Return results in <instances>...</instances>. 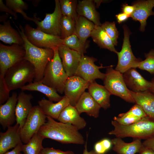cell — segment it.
I'll return each instance as SVG.
<instances>
[{
  "label": "cell",
  "mask_w": 154,
  "mask_h": 154,
  "mask_svg": "<svg viewBox=\"0 0 154 154\" xmlns=\"http://www.w3.org/2000/svg\"><path fill=\"white\" fill-rule=\"evenodd\" d=\"M46 116L47 121L38 132L44 139L49 138L63 144L82 145L85 143L83 136L75 127Z\"/></svg>",
  "instance_id": "obj_1"
},
{
  "label": "cell",
  "mask_w": 154,
  "mask_h": 154,
  "mask_svg": "<svg viewBox=\"0 0 154 154\" xmlns=\"http://www.w3.org/2000/svg\"><path fill=\"white\" fill-rule=\"evenodd\" d=\"M17 28L24 41L23 47L25 51V59L34 67L35 75L33 82L40 81L47 64L53 57L54 51L52 48H40L33 44L26 37L22 26L20 24L19 29Z\"/></svg>",
  "instance_id": "obj_2"
},
{
  "label": "cell",
  "mask_w": 154,
  "mask_h": 154,
  "mask_svg": "<svg viewBox=\"0 0 154 154\" xmlns=\"http://www.w3.org/2000/svg\"><path fill=\"white\" fill-rule=\"evenodd\" d=\"M111 124L114 129L108 134L116 137H131L145 140L154 137V118L147 116L128 125H121L114 120Z\"/></svg>",
  "instance_id": "obj_3"
},
{
  "label": "cell",
  "mask_w": 154,
  "mask_h": 154,
  "mask_svg": "<svg viewBox=\"0 0 154 154\" xmlns=\"http://www.w3.org/2000/svg\"><path fill=\"white\" fill-rule=\"evenodd\" d=\"M35 75L33 65L24 59L14 64L6 72L4 79L10 91L21 89L34 81Z\"/></svg>",
  "instance_id": "obj_4"
},
{
  "label": "cell",
  "mask_w": 154,
  "mask_h": 154,
  "mask_svg": "<svg viewBox=\"0 0 154 154\" xmlns=\"http://www.w3.org/2000/svg\"><path fill=\"white\" fill-rule=\"evenodd\" d=\"M52 49L54 51L53 57L47 64L41 81L57 93L62 94L64 93L65 83L68 77L63 67L58 54V47H54Z\"/></svg>",
  "instance_id": "obj_5"
},
{
  "label": "cell",
  "mask_w": 154,
  "mask_h": 154,
  "mask_svg": "<svg viewBox=\"0 0 154 154\" xmlns=\"http://www.w3.org/2000/svg\"><path fill=\"white\" fill-rule=\"evenodd\" d=\"M113 66L111 65L107 68L103 80L104 86L111 95L119 97L127 102L135 103L125 82L123 74L114 69Z\"/></svg>",
  "instance_id": "obj_6"
},
{
  "label": "cell",
  "mask_w": 154,
  "mask_h": 154,
  "mask_svg": "<svg viewBox=\"0 0 154 154\" xmlns=\"http://www.w3.org/2000/svg\"><path fill=\"white\" fill-rule=\"evenodd\" d=\"M124 38L121 50L117 52L118 62L115 70L123 74L131 68H137L139 62L141 61L134 55L129 41V37L131 34L127 26L125 25L123 26Z\"/></svg>",
  "instance_id": "obj_7"
},
{
  "label": "cell",
  "mask_w": 154,
  "mask_h": 154,
  "mask_svg": "<svg viewBox=\"0 0 154 154\" xmlns=\"http://www.w3.org/2000/svg\"><path fill=\"white\" fill-rule=\"evenodd\" d=\"M24 47L17 44L7 46L0 43V78H4L7 71L25 59Z\"/></svg>",
  "instance_id": "obj_8"
},
{
  "label": "cell",
  "mask_w": 154,
  "mask_h": 154,
  "mask_svg": "<svg viewBox=\"0 0 154 154\" xmlns=\"http://www.w3.org/2000/svg\"><path fill=\"white\" fill-rule=\"evenodd\" d=\"M46 116L38 105L33 106L21 130L22 143H27L46 122Z\"/></svg>",
  "instance_id": "obj_9"
},
{
  "label": "cell",
  "mask_w": 154,
  "mask_h": 154,
  "mask_svg": "<svg viewBox=\"0 0 154 154\" xmlns=\"http://www.w3.org/2000/svg\"><path fill=\"white\" fill-rule=\"evenodd\" d=\"M25 35L28 41L40 48H52L63 45L62 39L60 37L45 33L34 28L27 24L24 28Z\"/></svg>",
  "instance_id": "obj_10"
},
{
  "label": "cell",
  "mask_w": 154,
  "mask_h": 154,
  "mask_svg": "<svg viewBox=\"0 0 154 154\" xmlns=\"http://www.w3.org/2000/svg\"><path fill=\"white\" fill-rule=\"evenodd\" d=\"M45 18L41 21L33 15V21L37 25V28L46 33L60 37L61 31L60 22L62 16L59 0H55V7L51 13H46Z\"/></svg>",
  "instance_id": "obj_11"
},
{
  "label": "cell",
  "mask_w": 154,
  "mask_h": 154,
  "mask_svg": "<svg viewBox=\"0 0 154 154\" xmlns=\"http://www.w3.org/2000/svg\"><path fill=\"white\" fill-rule=\"evenodd\" d=\"M97 61L96 58L93 57L82 55L75 76L90 83L97 79L103 80L105 77V73L101 72L99 70L107 68L109 66H103L102 64L100 66H98L94 64V62Z\"/></svg>",
  "instance_id": "obj_12"
},
{
  "label": "cell",
  "mask_w": 154,
  "mask_h": 154,
  "mask_svg": "<svg viewBox=\"0 0 154 154\" xmlns=\"http://www.w3.org/2000/svg\"><path fill=\"white\" fill-rule=\"evenodd\" d=\"M89 83L77 76L68 77L65 85L64 93L69 99L70 105L75 106L82 95L88 88Z\"/></svg>",
  "instance_id": "obj_13"
},
{
  "label": "cell",
  "mask_w": 154,
  "mask_h": 154,
  "mask_svg": "<svg viewBox=\"0 0 154 154\" xmlns=\"http://www.w3.org/2000/svg\"><path fill=\"white\" fill-rule=\"evenodd\" d=\"M58 50L63 67L68 77L75 76L81 55L63 44L58 47Z\"/></svg>",
  "instance_id": "obj_14"
},
{
  "label": "cell",
  "mask_w": 154,
  "mask_h": 154,
  "mask_svg": "<svg viewBox=\"0 0 154 154\" xmlns=\"http://www.w3.org/2000/svg\"><path fill=\"white\" fill-rule=\"evenodd\" d=\"M21 128L19 125L7 127L6 131L0 133V154H4L10 149L23 144L21 136Z\"/></svg>",
  "instance_id": "obj_15"
},
{
  "label": "cell",
  "mask_w": 154,
  "mask_h": 154,
  "mask_svg": "<svg viewBox=\"0 0 154 154\" xmlns=\"http://www.w3.org/2000/svg\"><path fill=\"white\" fill-rule=\"evenodd\" d=\"M135 7L133 13L130 17L134 20L138 21L140 23V30L145 31L147 18L151 15H154L152 9L154 7V0L139 1L132 4Z\"/></svg>",
  "instance_id": "obj_16"
},
{
  "label": "cell",
  "mask_w": 154,
  "mask_h": 154,
  "mask_svg": "<svg viewBox=\"0 0 154 154\" xmlns=\"http://www.w3.org/2000/svg\"><path fill=\"white\" fill-rule=\"evenodd\" d=\"M125 82L128 89L135 92L149 90L151 82L145 79L135 68H131L123 74Z\"/></svg>",
  "instance_id": "obj_17"
},
{
  "label": "cell",
  "mask_w": 154,
  "mask_h": 154,
  "mask_svg": "<svg viewBox=\"0 0 154 154\" xmlns=\"http://www.w3.org/2000/svg\"><path fill=\"white\" fill-rule=\"evenodd\" d=\"M17 96V92H13L6 102L0 106V124L3 129L11 126L16 121Z\"/></svg>",
  "instance_id": "obj_18"
},
{
  "label": "cell",
  "mask_w": 154,
  "mask_h": 154,
  "mask_svg": "<svg viewBox=\"0 0 154 154\" xmlns=\"http://www.w3.org/2000/svg\"><path fill=\"white\" fill-rule=\"evenodd\" d=\"M33 98L32 94H26L23 91L18 95L15 110L16 123L19 125L21 129L33 107L31 102Z\"/></svg>",
  "instance_id": "obj_19"
},
{
  "label": "cell",
  "mask_w": 154,
  "mask_h": 154,
  "mask_svg": "<svg viewBox=\"0 0 154 154\" xmlns=\"http://www.w3.org/2000/svg\"><path fill=\"white\" fill-rule=\"evenodd\" d=\"M38 105L46 116L58 119L62 111L70 104V101L66 96H63L59 101L54 103L52 101L42 99L38 101Z\"/></svg>",
  "instance_id": "obj_20"
},
{
  "label": "cell",
  "mask_w": 154,
  "mask_h": 154,
  "mask_svg": "<svg viewBox=\"0 0 154 154\" xmlns=\"http://www.w3.org/2000/svg\"><path fill=\"white\" fill-rule=\"evenodd\" d=\"M80 114L86 113L90 116L97 118L99 116L100 106L88 92H84L75 106Z\"/></svg>",
  "instance_id": "obj_21"
},
{
  "label": "cell",
  "mask_w": 154,
  "mask_h": 154,
  "mask_svg": "<svg viewBox=\"0 0 154 154\" xmlns=\"http://www.w3.org/2000/svg\"><path fill=\"white\" fill-rule=\"evenodd\" d=\"M57 120L63 123L70 124L78 130L84 128L86 125V121L80 116L75 107L70 104L62 111Z\"/></svg>",
  "instance_id": "obj_22"
},
{
  "label": "cell",
  "mask_w": 154,
  "mask_h": 154,
  "mask_svg": "<svg viewBox=\"0 0 154 154\" xmlns=\"http://www.w3.org/2000/svg\"><path fill=\"white\" fill-rule=\"evenodd\" d=\"M88 89V92L101 108L106 110L110 107L111 94L104 86L95 81L89 83Z\"/></svg>",
  "instance_id": "obj_23"
},
{
  "label": "cell",
  "mask_w": 154,
  "mask_h": 154,
  "mask_svg": "<svg viewBox=\"0 0 154 154\" xmlns=\"http://www.w3.org/2000/svg\"><path fill=\"white\" fill-rule=\"evenodd\" d=\"M135 103L139 105L147 116L154 118V95L149 90L135 92L130 90Z\"/></svg>",
  "instance_id": "obj_24"
},
{
  "label": "cell",
  "mask_w": 154,
  "mask_h": 154,
  "mask_svg": "<svg viewBox=\"0 0 154 154\" xmlns=\"http://www.w3.org/2000/svg\"><path fill=\"white\" fill-rule=\"evenodd\" d=\"M76 11L79 16L85 17L96 25L101 26L100 15L96 9L95 3L93 0L79 1Z\"/></svg>",
  "instance_id": "obj_25"
},
{
  "label": "cell",
  "mask_w": 154,
  "mask_h": 154,
  "mask_svg": "<svg viewBox=\"0 0 154 154\" xmlns=\"http://www.w3.org/2000/svg\"><path fill=\"white\" fill-rule=\"evenodd\" d=\"M141 139H135L132 142H125L121 138L116 137L111 141L113 145L112 150L118 154H135L140 152L143 146Z\"/></svg>",
  "instance_id": "obj_26"
},
{
  "label": "cell",
  "mask_w": 154,
  "mask_h": 154,
  "mask_svg": "<svg viewBox=\"0 0 154 154\" xmlns=\"http://www.w3.org/2000/svg\"><path fill=\"white\" fill-rule=\"evenodd\" d=\"M0 40L6 44H17L24 46L23 38L19 31L11 26L8 20L0 25Z\"/></svg>",
  "instance_id": "obj_27"
},
{
  "label": "cell",
  "mask_w": 154,
  "mask_h": 154,
  "mask_svg": "<svg viewBox=\"0 0 154 154\" xmlns=\"http://www.w3.org/2000/svg\"><path fill=\"white\" fill-rule=\"evenodd\" d=\"M21 89L23 91L28 90L40 92L44 95L48 100L56 102L61 100L63 97L60 95L52 88L44 84L41 81L29 83Z\"/></svg>",
  "instance_id": "obj_28"
},
{
  "label": "cell",
  "mask_w": 154,
  "mask_h": 154,
  "mask_svg": "<svg viewBox=\"0 0 154 154\" xmlns=\"http://www.w3.org/2000/svg\"><path fill=\"white\" fill-rule=\"evenodd\" d=\"M90 37L100 48L108 49L116 53L117 52L112 40L100 26L95 25Z\"/></svg>",
  "instance_id": "obj_29"
},
{
  "label": "cell",
  "mask_w": 154,
  "mask_h": 154,
  "mask_svg": "<svg viewBox=\"0 0 154 154\" xmlns=\"http://www.w3.org/2000/svg\"><path fill=\"white\" fill-rule=\"evenodd\" d=\"M95 26L92 21L83 16H79L76 21L74 34L82 42L85 43L90 37Z\"/></svg>",
  "instance_id": "obj_30"
},
{
  "label": "cell",
  "mask_w": 154,
  "mask_h": 154,
  "mask_svg": "<svg viewBox=\"0 0 154 154\" xmlns=\"http://www.w3.org/2000/svg\"><path fill=\"white\" fill-rule=\"evenodd\" d=\"M44 138L38 133L35 134L26 144L21 146L23 154H40L44 148L42 143Z\"/></svg>",
  "instance_id": "obj_31"
},
{
  "label": "cell",
  "mask_w": 154,
  "mask_h": 154,
  "mask_svg": "<svg viewBox=\"0 0 154 154\" xmlns=\"http://www.w3.org/2000/svg\"><path fill=\"white\" fill-rule=\"evenodd\" d=\"M62 43L70 48L76 51L81 56L86 52V50L89 46V42H82L74 34L62 39Z\"/></svg>",
  "instance_id": "obj_32"
},
{
  "label": "cell",
  "mask_w": 154,
  "mask_h": 154,
  "mask_svg": "<svg viewBox=\"0 0 154 154\" xmlns=\"http://www.w3.org/2000/svg\"><path fill=\"white\" fill-rule=\"evenodd\" d=\"M59 2L62 15L71 17L76 21L79 16L76 11L77 1L60 0Z\"/></svg>",
  "instance_id": "obj_33"
},
{
  "label": "cell",
  "mask_w": 154,
  "mask_h": 154,
  "mask_svg": "<svg viewBox=\"0 0 154 154\" xmlns=\"http://www.w3.org/2000/svg\"><path fill=\"white\" fill-rule=\"evenodd\" d=\"M76 21L73 18L62 15L60 25V38L64 39L74 34Z\"/></svg>",
  "instance_id": "obj_34"
},
{
  "label": "cell",
  "mask_w": 154,
  "mask_h": 154,
  "mask_svg": "<svg viewBox=\"0 0 154 154\" xmlns=\"http://www.w3.org/2000/svg\"><path fill=\"white\" fill-rule=\"evenodd\" d=\"M5 5L16 13H20L25 19L33 21V18L28 17L24 11L28 9L27 3L22 0H6Z\"/></svg>",
  "instance_id": "obj_35"
},
{
  "label": "cell",
  "mask_w": 154,
  "mask_h": 154,
  "mask_svg": "<svg viewBox=\"0 0 154 154\" xmlns=\"http://www.w3.org/2000/svg\"><path fill=\"white\" fill-rule=\"evenodd\" d=\"M145 59L139 61L137 68L147 71L150 74H154V50H151L148 53L145 54Z\"/></svg>",
  "instance_id": "obj_36"
},
{
  "label": "cell",
  "mask_w": 154,
  "mask_h": 154,
  "mask_svg": "<svg viewBox=\"0 0 154 154\" xmlns=\"http://www.w3.org/2000/svg\"><path fill=\"white\" fill-rule=\"evenodd\" d=\"M112 40L114 46L117 44L119 32L114 22L106 21L100 26Z\"/></svg>",
  "instance_id": "obj_37"
},
{
  "label": "cell",
  "mask_w": 154,
  "mask_h": 154,
  "mask_svg": "<svg viewBox=\"0 0 154 154\" xmlns=\"http://www.w3.org/2000/svg\"><path fill=\"white\" fill-rule=\"evenodd\" d=\"M112 145L111 141L108 139H104L95 144L94 151L99 154H104L111 148Z\"/></svg>",
  "instance_id": "obj_38"
},
{
  "label": "cell",
  "mask_w": 154,
  "mask_h": 154,
  "mask_svg": "<svg viewBox=\"0 0 154 154\" xmlns=\"http://www.w3.org/2000/svg\"><path fill=\"white\" fill-rule=\"evenodd\" d=\"M130 115L137 117L141 118L147 116L143 109L138 105L135 104L130 110L125 113L119 114L118 117H121L125 116Z\"/></svg>",
  "instance_id": "obj_39"
},
{
  "label": "cell",
  "mask_w": 154,
  "mask_h": 154,
  "mask_svg": "<svg viewBox=\"0 0 154 154\" xmlns=\"http://www.w3.org/2000/svg\"><path fill=\"white\" fill-rule=\"evenodd\" d=\"M141 119L137 117L128 115L121 117L115 116L113 118V120L121 125H128L134 123Z\"/></svg>",
  "instance_id": "obj_40"
},
{
  "label": "cell",
  "mask_w": 154,
  "mask_h": 154,
  "mask_svg": "<svg viewBox=\"0 0 154 154\" xmlns=\"http://www.w3.org/2000/svg\"><path fill=\"white\" fill-rule=\"evenodd\" d=\"M10 92L5 84L4 78H0V105L4 104L9 99Z\"/></svg>",
  "instance_id": "obj_41"
},
{
  "label": "cell",
  "mask_w": 154,
  "mask_h": 154,
  "mask_svg": "<svg viewBox=\"0 0 154 154\" xmlns=\"http://www.w3.org/2000/svg\"><path fill=\"white\" fill-rule=\"evenodd\" d=\"M40 154H76L70 151H63L52 147L43 148Z\"/></svg>",
  "instance_id": "obj_42"
},
{
  "label": "cell",
  "mask_w": 154,
  "mask_h": 154,
  "mask_svg": "<svg viewBox=\"0 0 154 154\" xmlns=\"http://www.w3.org/2000/svg\"><path fill=\"white\" fill-rule=\"evenodd\" d=\"M0 12H5L10 14L13 17L14 19L16 20L18 17L17 13L12 10L6 5L5 4L2 0H0Z\"/></svg>",
  "instance_id": "obj_43"
},
{
  "label": "cell",
  "mask_w": 154,
  "mask_h": 154,
  "mask_svg": "<svg viewBox=\"0 0 154 154\" xmlns=\"http://www.w3.org/2000/svg\"><path fill=\"white\" fill-rule=\"evenodd\" d=\"M121 9L123 13L128 15L130 17L134 11L135 7L133 5H129L124 4L122 5Z\"/></svg>",
  "instance_id": "obj_44"
},
{
  "label": "cell",
  "mask_w": 154,
  "mask_h": 154,
  "mask_svg": "<svg viewBox=\"0 0 154 154\" xmlns=\"http://www.w3.org/2000/svg\"><path fill=\"white\" fill-rule=\"evenodd\" d=\"M142 144L145 147L154 151V137L145 140L142 143Z\"/></svg>",
  "instance_id": "obj_45"
},
{
  "label": "cell",
  "mask_w": 154,
  "mask_h": 154,
  "mask_svg": "<svg viewBox=\"0 0 154 154\" xmlns=\"http://www.w3.org/2000/svg\"><path fill=\"white\" fill-rule=\"evenodd\" d=\"M116 17L117 22L119 24L125 21L130 17L129 16L123 13L116 15Z\"/></svg>",
  "instance_id": "obj_46"
},
{
  "label": "cell",
  "mask_w": 154,
  "mask_h": 154,
  "mask_svg": "<svg viewBox=\"0 0 154 154\" xmlns=\"http://www.w3.org/2000/svg\"><path fill=\"white\" fill-rule=\"evenodd\" d=\"M23 144L18 145L11 151H8L4 154H23L21 153V146Z\"/></svg>",
  "instance_id": "obj_47"
},
{
  "label": "cell",
  "mask_w": 154,
  "mask_h": 154,
  "mask_svg": "<svg viewBox=\"0 0 154 154\" xmlns=\"http://www.w3.org/2000/svg\"><path fill=\"white\" fill-rule=\"evenodd\" d=\"M139 154H154V151L152 149L147 148L143 145Z\"/></svg>",
  "instance_id": "obj_48"
},
{
  "label": "cell",
  "mask_w": 154,
  "mask_h": 154,
  "mask_svg": "<svg viewBox=\"0 0 154 154\" xmlns=\"http://www.w3.org/2000/svg\"><path fill=\"white\" fill-rule=\"evenodd\" d=\"M83 154H99L96 153L94 150H92L88 151L87 148V140L85 143L84 145V149Z\"/></svg>",
  "instance_id": "obj_49"
},
{
  "label": "cell",
  "mask_w": 154,
  "mask_h": 154,
  "mask_svg": "<svg viewBox=\"0 0 154 154\" xmlns=\"http://www.w3.org/2000/svg\"><path fill=\"white\" fill-rule=\"evenodd\" d=\"M9 14L7 13L1 15L0 17V22L4 23L6 21V20L9 17Z\"/></svg>",
  "instance_id": "obj_50"
},
{
  "label": "cell",
  "mask_w": 154,
  "mask_h": 154,
  "mask_svg": "<svg viewBox=\"0 0 154 154\" xmlns=\"http://www.w3.org/2000/svg\"><path fill=\"white\" fill-rule=\"evenodd\" d=\"M151 82V84L149 90L152 93L154 94V78Z\"/></svg>",
  "instance_id": "obj_51"
},
{
  "label": "cell",
  "mask_w": 154,
  "mask_h": 154,
  "mask_svg": "<svg viewBox=\"0 0 154 154\" xmlns=\"http://www.w3.org/2000/svg\"><path fill=\"white\" fill-rule=\"evenodd\" d=\"M40 1V0H33L32 1L33 5L36 7L38 5Z\"/></svg>",
  "instance_id": "obj_52"
}]
</instances>
